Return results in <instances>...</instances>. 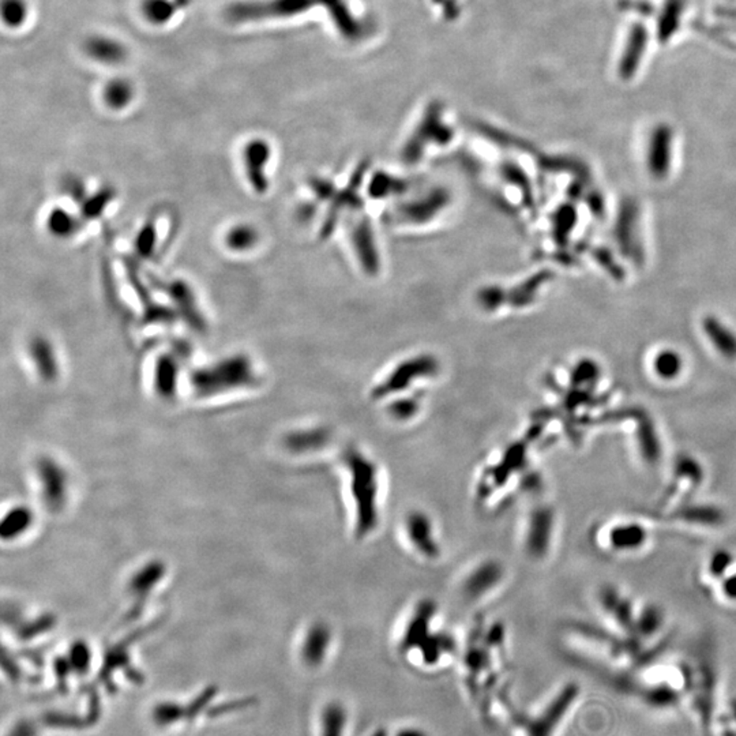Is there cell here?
Listing matches in <instances>:
<instances>
[{
	"mask_svg": "<svg viewBox=\"0 0 736 736\" xmlns=\"http://www.w3.org/2000/svg\"><path fill=\"white\" fill-rule=\"evenodd\" d=\"M254 380L255 375L250 359L236 355L196 370L191 377V385L196 394L207 397L222 391L251 386Z\"/></svg>",
	"mask_w": 736,
	"mask_h": 736,
	"instance_id": "1",
	"label": "cell"
},
{
	"mask_svg": "<svg viewBox=\"0 0 736 736\" xmlns=\"http://www.w3.org/2000/svg\"><path fill=\"white\" fill-rule=\"evenodd\" d=\"M317 0H262L242 2L228 7L227 17L232 22L268 20V18L291 17L300 14L315 4Z\"/></svg>",
	"mask_w": 736,
	"mask_h": 736,
	"instance_id": "2",
	"label": "cell"
},
{
	"mask_svg": "<svg viewBox=\"0 0 736 736\" xmlns=\"http://www.w3.org/2000/svg\"><path fill=\"white\" fill-rule=\"evenodd\" d=\"M639 217L640 206L636 199H623L615 222L616 245L626 258L634 259L637 263L644 258L639 239Z\"/></svg>",
	"mask_w": 736,
	"mask_h": 736,
	"instance_id": "3",
	"label": "cell"
},
{
	"mask_svg": "<svg viewBox=\"0 0 736 736\" xmlns=\"http://www.w3.org/2000/svg\"><path fill=\"white\" fill-rule=\"evenodd\" d=\"M673 163V133L668 126L653 130L648 146L647 165L652 178L663 180L667 178Z\"/></svg>",
	"mask_w": 736,
	"mask_h": 736,
	"instance_id": "4",
	"label": "cell"
},
{
	"mask_svg": "<svg viewBox=\"0 0 736 736\" xmlns=\"http://www.w3.org/2000/svg\"><path fill=\"white\" fill-rule=\"evenodd\" d=\"M355 497L360 504H364V527H370V517L374 521L375 497H377V478L375 468L368 461L360 457L354 464Z\"/></svg>",
	"mask_w": 736,
	"mask_h": 736,
	"instance_id": "5",
	"label": "cell"
},
{
	"mask_svg": "<svg viewBox=\"0 0 736 736\" xmlns=\"http://www.w3.org/2000/svg\"><path fill=\"white\" fill-rule=\"evenodd\" d=\"M578 688L575 685H569L559 693L554 701L549 704L546 711L530 725V736H551L556 725L561 722L562 717L569 711L578 694Z\"/></svg>",
	"mask_w": 736,
	"mask_h": 736,
	"instance_id": "6",
	"label": "cell"
},
{
	"mask_svg": "<svg viewBox=\"0 0 736 736\" xmlns=\"http://www.w3.org/2000/svg\"><path fill=\"white\" fill-rule=\"evenodd\" d=\"M271 159L269 145L262 139H254L245 147V168L250 188L263 194L268 188L265 168Z\"/></svg>",
	"mask_w": 736,
	"mask_h": 736,
	"instance_id": "7",
	"label": "cell"
},
{
	"mask_svg": "<svg viewBox=\"0 0 736 736\" xmlns=\"http://www.w3.org/2000/svg\"><path fill=\"white\" fill-rule=\"evenodd\" d=\"M702 330L723 357L736 359V334L727 325L714 315H707L702 321Z\"/></svg>",
	"mask_w": 736,
	"mask_h": 736,
	"instance_id": "8",
	"label": "cell"
},
{
	"mask_svg": "<svg viewBox=\"0 0 736 736\" xmlns=\"http://www.w3.org/2000/svg\"><path fill=\"white\" fill-rule=\"evenodd\" d=\"M163 288L170 294L173 302L178 305L176 307L180 311L181 315H184V318H188L190 325L197 330H202L204 329V318H202L201 313L197 307L198 305H197L196 297H194L190 287L183 281H172L168 282V285Z\"/></svg>",
	"mask_w": 736,
	"mask_h": 736,
	"instance_id": "9",
	"label": "cell"
},
{
	"mask_svg": "<svg viewBox=\"0 0 736 736\" xmlns=\"http://www.w3.org/2000/svg\"><path fill=\"white\" fill-rule=\"evenodd\" d=\"M179 360L173 355H162L155 367V390L160 397L170 398L176 394L179 381Z\"/></svg>",
	"mask_w": 736,
	"mask_h": 736,
	"instance_id": "10",
	"label": "cell"
},
{
	"mask_svg": "<svg viewBox=\"0 0 736 736\" xmlns=\"http://www.w3.org/2000/svg\"><path fill=\"white\" fill-rule=\"evenodd\" d=\"M647 539V530L636 523H619L610 532V544L616 551H637L644 547Z\"/></svg>",
	"mask_w": 736,
	"mask_h": 736,
	"instance_id": "11",
	"label": "cell"
},
{
	"mask_svg": "<svg viewBox=\"0 0 736 736\" xmlns=\"http://www.w3.org/2000/svg\"><path fill=\"white\" fill-rule=\"evenodd\" d=\"M330 644V631L323 626H314L308 630L307 639L303 644L302 656L308 665H320L325 659Z\"/></svg>",
	"mask_w": 736,
	"mask_h": 736,
	"instance_id": "12",
	"label": "cell"
},
{
	"mask_svg": "<svg viewBox=\"0 0 736 736\" xmlns=\"http://www.w3.org/2000/svg\"><path fill=\"white\" fill-rule=\"evenodd\" d=\"M429 518L424 515L414 513L406 520V530H408L409 538L412 543L420 549V551L426 554V556H434L437 552V546L432 538L431 525H430Z\"/></svg>",
	"mask_w": 736,
	"mask_h": 736,
	"instance_id": "13",
	"label": "cell"
},
{
	"mask_svg": "<svg viewBox=\"0 0 736 736\" xmlns=\"http://www.w3.org/2000/svg\"><path fill=\"white\" fill-rule=\"evenodd\" d=\"M30 354H32V359H35L38 374L46 380H54L59 372L58 362H56L55 352L48 339L36 337L30 343Z\"/></svg>",
	"mask_w": 736,
	"mask_h": 736,
	"instance_id": "14",
	"label": "cell"
},
{
	"mask_svg": "<svg viewBox=\"0 0 736 736\" xmlns=\"http://www.w3.org/2000/svg\"><path fill=\"white\" fill-rule=\"evenodd\" d=\"M88 54L103 63H119L126 58V51L118 41L107 38H95L88 43Z\"/></svg>",
	"mask_w": 736,
	"mask_h": 736,
	"instance_id": "15",
	"label": "cell"
},
{
	"mask_svg": "<svg viewBox=\"0 0 736 736\" xmlns=\"http://www.w3.org/2000/svg\"><path fill=\"white\" fill-rule=\"evenodd\" d=\"M653 370L656 375L665 381H673L681 375L683 370V359L679 352L673 349H665L656 355L653 360Z\"/></svg>",
	"mask_w": 736,
	"mask_h": 736,
	"instance_id": "16",
	"label": "cell"
},
{
	"mask_svg": "<svg viewBox=\"0 0 736 736\" xmlns=\"http://www.w3.org/2000/svg\"><path fill=\"white\" fill-rule=\"evenodd\" d=\"M258 242V233L251 225L239 224L230 228L225 235V245L233 253L251 250Z\"/></svg>",
	"mask_w": 736,
	"mask_h": 736,
	"instance_id": "17",
	"label": "cell"
},
{
	"mask_svg": "<svg viewBox=\"0 0 736 736\" xmlns=\"http://www.w3.org/2000/svg\"><path fill=\"white\" fill-rule=\"evenodd\" d=\"M48 230L56 238H70L79 228V219L72 216L67 210L56 207L48 216Z\"/></svg>",
	"mask_w": 736,
	"mask_h": 736,
	"instance_id": "18",
	"label": "cell"
},
{
	"mask_svg": "<svg viewBox=\"0 0 736 736\" xmlns=\"http://www.w3.org/2000/svg\"><path fill=\"white\" fill-rule=\"evenodd\" d=\"M347 724V712L343 705L330 704L322 715V735L344 736Z\"/></svg>",
	"mask_w": 736,
	"mask_h": 736,
	"instance_id": "19",
	"label": "cell"
},
{
	"mask_svg": "<svg viewBox=\"0 0 736 736\" xmlns=\"http://www.w3.org/2000/svg\"><path fill=\"white\" fill-rule=\"evenodd\" d=\"M115 198V191L111 188L97 191L95 196L87 197L82 202V217L84 220H95L104 213L108 205Z\"/></svg>",
	"mask_w": 736,
	"mask_h": 736,
	"instance_id": "20",
	"label": "cell"
},
{
	"mask_svg": "<svg viewBox=\"0 0 736 736\" xmlns=\"http://www.w3.org/2000/svg\"><path fill=\"white\" fill-rule=\"evenodd\" d=\"M497 569L492 565H486V566H481V569L476 570L472 577L469 578L468 581H466V592L469 593L471 596H481L483 593H486L487 588L489 585H494V578H497Z\"/></svg>",
	"mask_w": 736,
	"mask_h": 736,
	"instance_id": "21",
	"label": "cell"
},
{
	"mask_svg": "<svg viewBox=\"0 0 736 736\" xmlns=\"http://www.w3.org/2000/svg\"><path fill=\"white\" fill-rule=\"evenodd\" d=\"M157 245V225L155 220H149L139 230L136 239V250L142 258H150Z\"/></svg>",
	"mask_w": 736,
	"mask_h": 736,
	"instance_id": "22",
	"label": "cell"
},
{
	"mask_svg": "<svg viewBox=\"0 0 736 736\" xmlns=\"http://www.w3.org/2000/svg\"><path fill=\"white\" fill-rule=\"evenodd\" d=\"M104 97H105V101H107L110 107L123 108L133 97V89L130 87L129 82L113 81L108 85L105 93H104Z\"/></svg>",
	"mask_w": 736,
	"mask_h": 736,
	"instance_id": "23",
	"label": "cell"
},
{
	"mask_svg": "<svg viewBox=\"0 0 736 736\" xmlns=\"http://www.w3.org/2000/svg\"><path fill=\"white\" fill-rule=\"evenodd\" d=\"M575 222H577V212H575L574 206L573 205L562 206L558 214H556V240L559 243L566 242Z\"/></svg>",
	"mask_w": 736,
	"mask_h": 736,
	"instance_id": "24",
	"label": "cell"
},
{
	"mask_svg": "<svg viewBox=\"0 0 736 736\" xmlns=\"http://www.w3.org/2000/svg\"><path fill=\"white\" fill-rule=\"evenodd\" d=\"M600 377V367L592 359H585L578 363L573 372V382L577 385H592Z\"/></svg>",
	"mask_w": 736,
	"mask_h": 736,
	"instance_id": "25",
	"label": "cell"
},
{
	"mask_svg": "<svg viewBox=\"0 0 736 736\" xmlns=\"http://www.w3.org/2000/svg\"><path fill=\"white\" fill-rule=\"evenodd\" d=\"M184 715H188V711L183 709L180 705L173 704V702H163V704L155 707L153 717H155V723H159L160 725H168L178 722Z\"/></svg>",
	"mask_w": 736,
	"mask_h": 736,
	"instance_id": "26",
	"label": "cell"
},
{
	"mask_svg": "<svg viewBox=\"0 0 736 736\" xmlns=\"http://www.w3.org/2000/svg\"><path fill=\"white\" fill-rule=\"evenodd\" d=\"M645 701L652 707H667L678 702V693L673 689L662 686V688H656L648 691Z\"/></svg>",
	"mask_w": 736,
	"mask_h": 736,
	"instance_id": "27",
	"label": "cell"
},
{
	"mask_svg": "<svg viewBox=\"0 0 736 736\" xmlns=\"http://www.w3.org/2000/svg\"><path fill=\"white\" fill-rule=\"evenodd\" d=\"M593 256L598 262V265L603 266L604 271H607L608 274L615 280H622L624 277V271L616 263L615 258L607 248H596L593 251Z\"/></svg>",
	"mask_w": 736,
	"mask_h": 736,
	"instance_id": "28",
	"label": "cell"
},
{
	"mask_svg": "<svg viewBox=\"0 0 736 736\" xmlns=\"http://www.w3.org/2000/svg\"><path fill=\"white\" fill-rule=\"evenodd\" d=\"M25 15L26 9L22 0H4V18L9 25H20Z\"/></svg>",
	"mask_w": 736,
	"mask_h": 736,
	"instance_id": "29",
	"label": "cell"
},
{
	"mask_svg": "<svg viewBox=\"0 0 736 736\" xmlns=\"http://www.w3.org/2000/svg\"><path fill=\"white\" fill-rule=\"evenodd\" d=\"M660 621L662 619H660L659 613L656 610H649L645 611L644 615L640 619V622H637V624H639L642 636L649 637L655 634V631H657L660 624H662Z\"/></svg>",
	"mask_w": 736,
	"mask_h": 736,
	"instance_id": "30",
	"label": "cell"
},
{
	"mask_svg": "<svg viewBox=\"0 0 736 736\" xmlns=\"http://www.w3.org/2000/svg\"><path fill=\"white\" fill-rule=\"evenodd\" d=\"M732 565V556L725 552L719 551L715 554L709 562V569H711L712 575H720V580L727 574L728 567Z\"/></svg>",
	"mask_w": 736,
	"mask_h": 736,
	"instance_id": "31",
	"label": "cell"
},
{
	"mask_svg": "<svg viewBox=\"0 0 736 736\" xmlns=\"http://www.w3.org/2000/svg\"><path fill=\"white\" fill-rule=\"evenodd\" d=\"M145 10H146L150 20L153 21L167 20L171 13L168 9V4L164 0H150Z\"/></svg>",
	"mask_w": 736,
	"mask_h": 736,
	"instance_id": "32",
	"label": "cell"
},
{
	"mask_svg": "<svg viewBox=\"0 0 736 736\" xmlns=\"http://www.w3.org/2000/svg\"><path fill=\"white\" fill-rule=\"evenodd\" d=\"M587 202L590 212H592L595 216H604V212H606V204H604V198L600 193H596V191H593V193L588 194Z\"/></svg>",
	"mask_w": 736,
	"mask_h": 736,
	"instance_id": "33",
	"label": "cell"
},
{
	"mask_svg": "<svg viewBox=\"0 0 736 736\" xmlns=\"http://www.w3.org/2000/svg\"><path fill=\"white\" fill-rule=\"evenodd\" d=\"M722 593L730 601H736V573L722 578Z\"/></svg>",
	"mask_w": 736,
	"mask_h": 736,
	"instance_id": "34",
	"label": "cell"
},
{
	"mask_svg": "<svg viewBox=\"0 0 736 736\" xmlns=\"http://www.w3.org/2000/svg\"><path fill=\"white\" fill-rule=\"evenodd\" d=\"M212 694H213V691L206 690L205 691L204 696H202L201 698H198L197 699V701H194L193 704H191L190 709H188V716L194 717L196 716V715H198L199 712H201L202 705H205L207 701H209L210 697H212Z\"/></svg>",
	"mask_w": 736,
	"mask_h": 736,
	"instance_id": "35",
	"label": "cell"
},
{
	"mask_svg": "<svg viewBox=\"0 0 736 736\" xmlns=\"http://www.w3.org/2000/svg\"><path fill=\"white\" fill-rule=\"evenodd\" d=\"M10 736H35V728L30 727L28 723H21Z\"/></svg>",
	"mask_w": 736,
	"mask_h": 736,
	"instance_id": "36",
	"label": "cell"
},
{
	"mask_svg": "<svg viewBox=\"0 0 736 736\" xmlns=\"http://www.w3.org/2000/svg\"><path fill=\"white\" fill-rule=\"evenodd\" d=\"M396 736H427V733L419 728H404Z\"/></svg>",
	"mask_w": 736,
	"mask_h": 736,
	"instance_id": "37",
	"label": "cell"
},
{
	"mask_svg": "<svg viewBox=\"0 0 736 736\" xmlns=\"http://www.w3.org/2000/svg\"><path fill=\"white\" fill-rule=\"evenodd\" d=\"M731 717H732L733 722L736 723V698L731 701Z\"/></svg>",
	"mask_w": 736,
	"mask_h": 736,
	"instance_id": "38",
	"label": "cell"
}]
</instances>
